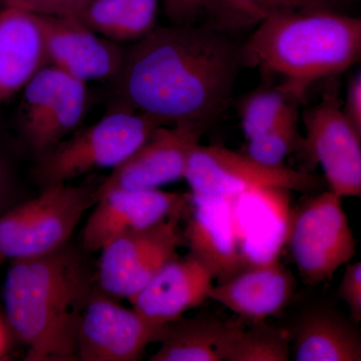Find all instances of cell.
<instances>
[{"label":"cell","mask_w":361,"mask_h":361,"mask_svg":"<svg viewBox=\"0 0 361 361\" xmlns=\"http://www.w3.org/2000/svg\"><path fill=\"white\" fill-rule=\"evenodd\" d=\"M289 192L264 188L231 196L240 246L249 266L280 257L290 224Z\"/></svg>","instance_id":"cell-17"},{"label":"cell","mask_w":361,"mask_h":361,"mask_svg":"<svg viewBox=\"0 0 361 361\" xmlns=\"http://www.w3.org/2000/svg\"><path fill=\"white\" fill-rule=\"evenodd\" d=\"M304 115L302 146L320 164L329 190L339 197L361 196V133L344 115L336 78Z\"/></svg>","instance_id":"cell-9"},{"label":"cell","mask_w":361,"mask_h":361,"mask_svg":"<svg viewBox=\"0 0 361 361\" xmlns=\"http://www.w3.org/2000/svg\"><path fill=\"white\" fill-rule=\"evenodd\" d=\"M90 0H4V6L20 7L39 16L82 20Z\"/></svg>","instance_id":"cell-27"},{"label":"cell","mask_w":361,"mask_h":361,"mask_svg":"<svg viewBox=\"0 0 361 361\" xmlns=\"http://www.w3.org/2000/svg\"><path fill=\"white\" fill-rule=\"evenodd\" d=\"M160 0H90L82 23L113 42H137L156 27Z\"/></svg>","instance_id":"cell-22"},{"label":"cell","mask_w":361,"mask_h":361,"mask_svg":"<svg viewBox=\"0 0 361 361\" xmlns=\"http://www.w3.org/2000/svg\"><path fill=\"white\" fill-rule=\"evenodd\" d=\"M341 197L323 192L292 210L286 244L304 283H326L356 254Z\"/></svg>","instance_id":"cell-6"},{"label":"cell","mask_w":361,"mask_h":361,"mask_svg":"<svg viewBox=\"0 0 361 361\" xmlns=\"http://www.w3.org/2000/svg\"><path fill=\"white\" fill-rule=\"evenodd\" d=\"M191 196L161 190H116L94 204L84 228L82 249L99 252L104 244L123 233L146 229L189 210Z\"/></svg>","instance_id":"cell-13"},{"label":"cell","mask_w":361,"mask_h":361,"mask_svg":"<svg viewBox=\"0 0 361 361\" xmlns=\"http://www.w3.org/2000/svg\"><path fill=\"white\" fill-rule=\"evenodd\" d=\"M339 298L348 306L350 318L355 323L361 322V263L346 264L339 284Z\"/></svg>","instance_id":"cell-28"},{"label":"cell","mask_w":361,"mask_h":361,"mask_svg":"<svg viewBox=\"0 0 361 361\" xmlns=\"http://www.w3.org/2000/svg\"><path fill=\"white\" fill-rule=\"evenodd\" d=\"M237 329L210 316L180 317L161 325L149 360L226 361Z\"/></svg>","instance_id":"cell-21"},{"label":"cell","mask_w":361,"mask_h":361,"mask_svg":"<svg viewBox=\"0 0 361 361\" xmlns=\"http://www.w3.org/2000/svg\"><path fill=\"white\" fill-rule=\"evenodd\" d=\"M2 2H4V0H1Z\"/></svg>","instance_id":"cell-33"},{"label":"cell","mask_w":361,"mask_h":361,"mask_svg":"<svg viewBox=\"0 0 361 361\" xmlns=\"http://www.w3.org/2000/svg\"><path fill=\"white\" fill-rule=\"evenodd\" d=\"M344 115L353 123L358 132L361 133V75L356 73L349 82L346 90L345 102H342Z\"/></svg>","instance_id":"cell-30"},{"label":"cell","mask_w":361,"mask_h":361,"mask_svg":"<svg viewBox=\"0 0 361 361\" xmlns=\"http://www.w3.org/2000/svg\"><path fill=\"white\" fill-rule=\"evenodd\" d=\"M169 20L175 25H194L205 13L208 0H161Z\"/></svg>","instance_id":"cell-29"},{"label":"cell","mask_w":361,"mask_h":361,"mask_svg":"<svg viewBox=\"0 0 361 361\" xmlns=\"http://www.w3.org/2000/svg\"><path fill=\"white\" fill-rule=\"evenodd\" d=\"M291 336L265 322L248 330L237 329L226 361H288Z\"/></svg>","instance_id":"cell-25"},{"label":"cell","mask_w":361,"mask_h":361,"mask_svg":"<svg viewBox=\"0 0 361 361\" xmlns=\"http://www.w3.org/2000/svg\"><path fill=\"white\" fill-rule=\"evenodd\" d=\"M182 217L172 216L104 244L96 271L97 288L114 299H130L141 290L164 265L178 257V249L185 243Z\"/></svg>","instance_id":"cell-7"},{"label":"cell","mask_w":361,"mask_h":361,"mask_svg":"<svg viewBox=\"0 0 361 361\" xmlns=\"http://www.w3.org/2000/svg\"><path fill=\"white\" fill-rule=\"evenodd\" d=\"M161 326L134 308L116 303L97 286L78 327V360H140L147 346L157 341Z\"/></svg>","instance_id":"cell-11"},{"label":"cell","mask_w":361,"mask_h":361,"mask_svg":"<svg viewBox=\"0 0 361 361\" xmlns=\"http://www.w3.org/2000/svg\"><path fill=\"white\" fill-rule=\"evenodd\" d=\"M96 288V271L70 241L11 261L2 290L4 318L27 346L26 361L78 360V327Z\"/></svg>","instance_id":"cell-2"},{"label":"cell","mask_w":361,"mask_h":361,"mask_svg":"<svg viewBox=\"0 0 361 361\" xmlns=\"http://www.w3.org/2000/svg\"><path fill=\"white\" fill-rule=\"evenodd\" d=\"M295 288V278L277 257L248 266L229 279L213 285L209 299L255 323L279 312Z\"/></svg>","instance_id":"cell-18"},{"label":"cell","mask_w":361,"mask_h":361,"mask_svg":"<svg viewBox=\"0 0 361 361\" xmlns=\"http://www.w3.org/2000/svg\"><path fill=\"white\" fill-rule=\"evenodd\" d=\"M94 190L66 183L0 215V262L35 257L70 241L82 215L94 205Z\"/></svg>","instance_id":"cell-5"},{"label":"cell","mask_w":361,"mask_h":361,"mask_svg":"<svg viewBox=\"0 0 361 361\" xmlns=\"http://www.w3.org/2000/svg\"><path fill=\"white\" fill-rule=\"evenodd\" d=\"M291 341L296 361L361 360L357 323L330 306L313 305L304 310L297 319Z\"/></svg>","instance_id":"cell-20"},{"label":"cell","mask_w":361,"mask_h":361,"mask_svg":"<svg viewBox=\"0 0 361 361\" xmlns=\"http://www.w3.org/2000/svg\"><path fill=\"white\" fill-rule=\"evenodd\" d=\"M215 275L196 256L169 261L155 276L128 300L133 308L157 325L174 322L209 299Z\"/></svg>","instance_id":"cell-16"},{"label":"cell","mask_w":361,"mask_h":361,"mask_svg":"<svg viewBox=\"0 0 361 361\" xmlns=\"http://www.w3.org/2000/svg\"><path fill=\"white\" fill-rule=\"evenodd\" d=\"M300 102L280 85L251 92L240 106L241 126L247 139L262 134L298 110Z\"/></svg>","instance_id":"cell-24"},{"label":"cell","mask_w":361,"mask_h":361,"mask_svg":"<svg viewBox=\"0 0 361 361\" xmlns=\"http://www.w3.org/2000/svg\"><path fill=\"white\" fill-rule=\"evenodd\" d=\"M361 54V20L331 9L278 14L259 23L241 49L243 65L280 78L303 99L317 80L336 78Z\"/></svg>","instance_id":"cell-3"},{"label":"cell","mask_w":361,"mask_h":361,"mask_svg":"<svg viewBox=\"0 0 361 361\" xmlns=\"http://www.w3.org/2000/svg\"><path fill=\"white\" fill-rule=\"evenodd\" d=\"M247 155L264 165L283 166L284 160L296 147L302 145L298 133V110L275 127L248 140Z\"/></svg>","instance_id":"cell-26"},{"label":"cell","mask_w":361,"mask_h":361,"mask_svg":"<svg viewBox=\"0 0 361 361\" xmlns=\"http://www.w3.org/2000/svg\"><path fill=\"white\" fill-rule=\"evenodd\" d=\"M184 179L198 196H236L264 188L311 192L320 186L319 178L310 173L264 165L247 154L199 142L190 153Z\"/></svg>","instance_id":"cell-8"},{"label":"cell","mask_w":361,"mask_h":361,"mask_svg":"<svg viewBox=\"0 0 361 361\" xmlns=\"http://www.w3.org/2000/svg\"><path fill=\"white\" fill-rule=\"evenodd\" d=\"M87 104L85 82L56 66H42L23 87L21 132L40 157L73 132L84 118Z\"/></svg>","instance_id":"cell-10"},{"label":"cell","mask_w":361,"mask_h":361,"mask_svg":"<svg viewBox=\"0 0 361 361\" xmlns=\"http://www.w3.org/2000/svg\"><path fill=\"white\" fill-rule=\"evenodd\" d=\"M242 65L241 49L221 30L174 25L137 40L115 78L122 106L205 133L227 109Z\"/></svg>","instance_id":"cell-1"},{"label":"cell","mask_w":361,"mask_h":361,"mask_svg":"<svg viewBox=\"0 0 361 361\" xmlns=\"http://www.w3.org/2000/svg\"><path fill=\"white\" fill-rule=\"evenodd\" d=\"M6 187V165H4V159L0 155V200L4 196V191Z\"/></svg>","instance_id":"cell-32"},{"label":"cell","mask_w":361,"mask_h":361,"mask_svg":"<svg viewBox=\"0 0 361 361\" xmlns=\"http://www.w3.org/2000/svg\"><path fill=\"white\" fill-rule=\"evenodd\" d=\"M45 59L37 14L4 6L0 11V102L23 89Z\"/></svg>","instance_id":"cell-19"},{"label":"cell","mask_w":361,"mask_h":361,"mask_svg":"<svg viewBox=\"0 0 361 361\" xmlns=\"http://www.w3.org/2000/svg\"><path fill=\"white\" fill-rule=\"evenodd\" d=\"M201 130L161 126L94 191V204L116 190H158L184 178L187 161Z\"/></svg>","instance_id":"cell-12"},{"label":"cell","mask_w":361,"mask_h":361,"mask_svg":"<svg viewBox=\"0 0 361 361\" xmlns=\"http://www.w3.org/2000/svg\"><path fill=\"white\" fill-rule=\"evenodd\" d=\"M337 0H208L205 13L211 26L221 32H234L258 25L278 14L331 9Z\"/></svg>","instance_id":"cell-23"},{"label":"cell","mask_w":361,"mask_h":361,"mask_svg":"<svg viewBox=\"0 0 361 361\" xmlns=\"http://www.w3.org/2000/svg\"><path fill=\"white\" fill-rule=\"evenodd\" d=\"M184 234L189 253L200 259L219 282L248 267L233 215L232 198L192 194Z\"/></svg>","instance_id":"cell-15"},{"label":"cell","mask_w":361,"mask_h":361,"mask_svg":"<svg viewBox=\"0 0 361 361\" xmlns=\"http://www.w3.org/2000/svg\"><path fill=\"white\" fill-rule=\"evenodd\" d=\"M161 126L165 125L152 116L120 106L40 157L37 180L45 187L118 167Z\"/></svg>","instance_id":"cell-4"},{"label":"cell","mask_w":361,"mask_h":361,"mask_svg":"<svg viewBox=\"0 0 361 361\" xmlns=\"http://www.w3.org/2000/svg\"><path fill=\"white\" fill-rule=\"evenodd\" d=\"M45 54L54 66L82 82L115 78L125 51L73 18L37 14Z\"/></svg>","instance_id":"cell-14"},{"label":"cell","mask_w":361,"mask_h":361,"mask_svg":"<svg viewBox=\"0 0 361 361\" xmlns=\"http://www.w3.org/2000/svg\"><path fill=\"white\" fill-rule=\"evenodd\" d=\"M0 314H1V313H0Z\"/></svg>","instance_id":"cell-34"},{"label":"cell","mask_w":361,"mask_h":361,"mask_svg":"<svg viewBox=\"0 0 361 361\" xmlns=\"http://www.w3.org/2000/svg\"><path fill=\"white\" fill-rule=\"evenodd\" d=\"M11 329L6 322V318L0 314V358L6 355L9 346V337H11Z\"/></svg>","instance_id":"cell-31"}]
</instances>
